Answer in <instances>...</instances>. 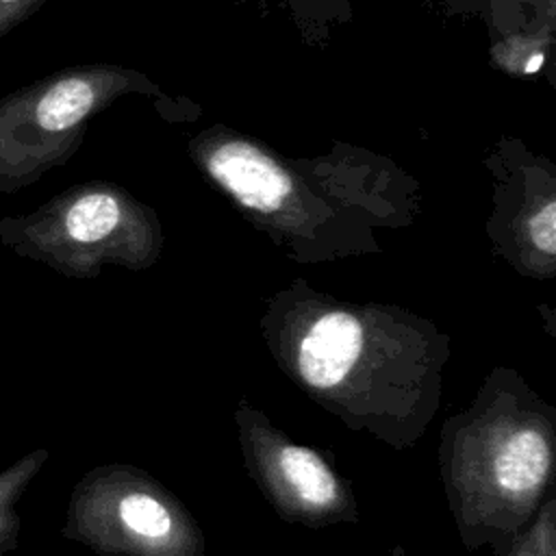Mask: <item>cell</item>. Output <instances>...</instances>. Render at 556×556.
Returning a JSON list of instances; mask_svg holds the SVG:
<instances>
[{"mask_svg": "<svg viewBox=\"0 0 556 556\" xmlns=\"http://www.w3.org/2000/svg\"><path fill=\"white\" fill-rule=\"evenodd\" d=\"M258 332L313 404L391 450L415 447L439 413L452 337L406 306L293 278L263 300Z\"/></svg>", "mask_w": 556, "mask_h": 556, "instance_id": "obj_1", "label": "cell"}, {"mask_svg": "<svg viewBox=\"0 0 556 556\" xmlns=\"http://www.w3.org/2000/svg\"><path fill=\"white\" fill-rule=\"evenodd\" d=\"M189 156L248 224L300 265L380 254L384 237L410 228L424 206L415 176L343 141L321 156L293 159L213 124L189 139Z\"/></svg>", "mask_w": 556, "mask_h": 556, "instance_id": "obj_2", "label": "cell"}, {"mask_svg": "<svg viewBox=\"0 0 556 556\" xmlns=\"http://www.w3.org/2000/svg\"><path fill=\"white\" fill-rule=\"evenodd\" d=\"M437 460L460 543L497 552L556 491V406L515 367H493L443 421Z\"/></svg>", "mask_w": 556, "mask_h": 556, "instance_id": "obj_3", "label": "cell"}, {"mask_svg": "<svg viewBox=\"0 0 556 556\" xmlns=\"http://www.w3.org/2000/svg\"><path fill=\"white\" fill-rule=\"evenodd\" d=\"M130 93L161 96V89L135 67L89 63L2 96L0 189H20L63 165L80 148L89 119Z\"/></svg>", "mask_w": 556, "mask_h": 556, "instance_id": "obj_4", "label": "cell"}, {"mask_svg": "<svg viewBox=\"0 0 556 556\" xmlns=\"http://www.w3.org/2000/svg\"><path fill=\"white\" fill-rule=\"evenodd\" d=\"M28 232L80 274L104 265L143 271L159 263L165 232L159 213L128 189L91 180L67 189L41 208Z\"/></svg>", "mask_w": 556, "mask_h": 556, "instance_id": "obj_5", "label": "cell"}, {"mask_svg": "<svg viewBox=\"0 0 556 556\" xmlns=\"http://www.w3.org/2000/svg\"><path fill=\"white\" fill-rule=\"evenodd\" d=\"M232 419L243 467L282 521L324 530L361 519L354 486L332 458L291 439L248 397L237 402Z\"/></svg>", "mask_w": 556, "mask_h": 556, "instance_id": "obj_6", "label": "cell"}, {"mask_svg": "<svg viewBox=\"0 0 556 556\" xmlns=\"http://www.w3.org/2000/svg\"><path fill=\"white\" fill-rule=\"evenodd\" d=\"M78 532L106 556H204L206 536L152 473L111 465L91 476L78 497Z\"/></svg>", "mask_w": 556, "mask_h": 556, "instance_id": "obj_7", "label": "cell"}, {"mask_svg": "<svg viewBox=\"0 0 556 556\" xmlns=\"http://www.w3.org/2000/svg\"><path fill=\"white\" fill-rule=\"evenodd\" d=\"M493 180L484 230L493 256L530 280L556 278V165L517 137L484 154Z\"/></svg>", "mask_w": 556, "mask_h": 556, "instance_id": "obj_8", "label": "cell"}, {"mask_svg": "<svg viewBox=\"0 0 556 556\" xmlns=\"http://www.w3.org/2000/svg\"><path fill=\"white\" fill-rule=\"evenodd\" d=\"M556 33V0H534L528 22L493 39L489 54L495 67L510 76L539 74L552 52Z\"/></svg>", "mask_w": 556, "mask_h": 556, "instance_id": "obj_9", "label": "cell"}, {"mask_svg": "<svg viewBox=\"0 0 556 556\" xmlns=\"http://www.w3.org/2000/svg\"><path fill=\"white\" fill-rule=\"evenodd\" d=\"M252 7L263 15H278L285 20L295 37L308 46L324 50L330 46L337 28L352 24V0H232Z\"/></svg>", "mask_w": 556, "mask_h": 556, "instance_id": "obj_10", "label": "cell"}, {"mask_svg": "<svg viewBox=\"0 0 556 556\" xmlns=\"http://www.w3.org/2000/svg\"><path fill=\"white\" fill-rule=\"evenodd\" d=\"M493 556H556V491L543 500L532 519Z\"/></svg>", "mask_w": 556, "mask_h": 556, "instance_id": "obj_11", "label": "cell"}, {"mask_svg": "<svg viewBox=\"0 0 556 556\" xmlns=\"http://www.w3.org/2000/svg\"><path fill=\"white\" fill-rule=\"evenodd\" d=\"M532 2L534 0H486L489 30H491L493 39L521 28L530 17Z\"/></svg>", "mask_w": 556, "mask_h": 556, "instance_id": "obj_12", "label": "cell"}, {"mask_svg": "<svg viewBox=\"0 0 556 556\" xmlns=\"http://www.w3.org/2000/svg\"><path fill=\"white\" fill-rule=\"evenodd\" d=\"M48 0H0V37L9 35Z\"/></svg>", "mask_w": 556, "mask_h": 556, "instance_id": "obj_13", "label": "cell"}, {"mask_svg": "<svg viewBox=\"0 0 556 556\" xmlns=\"http://www.w3.org/2000/svg\"><path fill=\"white\" fill-rule=\"evenodd\" d=\"M387 556H408V554H406L404 545H393V547H391V552H389Z\"/></svg>", "mask_w": 556, "mask_h": 556, "instance_id": "obj_14", "label": "cell"}]
</instances>
